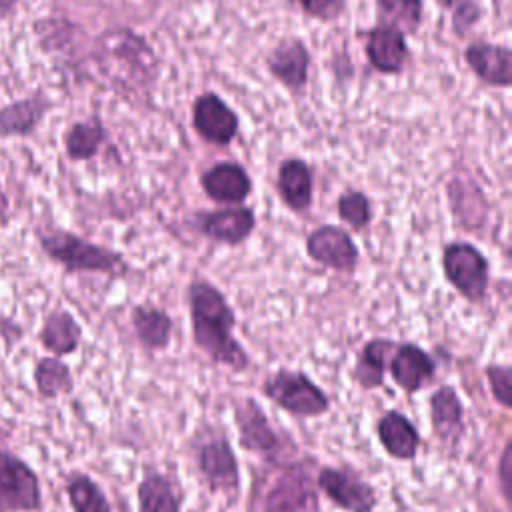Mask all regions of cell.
I'll return each instance as SVG.
<instances>
[{"mask_svg": "<svg viewBox=\"0 0 512 512\" xmlns=\"http://www.w3.org/2000/svg\"><path fill=\"white\" fill-rule=\"evenodd\" d=\"M376 438L382 450L402 462H410L418 456L422 438L414 422L400 410H386L376 422Z\"/></svg>", "mask_w": 512, "mask_h": 512, "instance_id": "20", "label": "cell"}, {"mask_svg": "<svg viewBox=\"0 0 512 512\" xmlns=\"http://www.w3.org/2000/svg\"><path fill=\"white\" fill-rule=\"evenodd\" d=\"M446 8H450L452 32L456 36H464L482 18V6L478 0H446Z\"/></svg>", "mask_w": 512, "mask_h": 512, "instance_id": "32", "label": "cell"}, {"mask_svg": "<svg viewBox=\"0 0 512 512\" xmlns=\"http://www.w3.org/2000/svg\"><path fill=\"white\" fill-rule=\"evenodd\" d=\"M6 216H8V198L0 186V224L6 222Z\"/></svg>", "mask_w": 512, "mask_h": 512, "instance_id": "35", "label": "cell"}, {"mask_svg": "<svg viewBox=\"0 0 512 512\" xmlns=\"http://www.w3.org/2000/svg\"><path fill=\"white\" fill-rule=\"evenodd\" d=\"M392 382L406 394H416L436 378L434 358L416 342H396L388 366Z\"/></svg>", "mask_w": 512, "mask_h": 512, "instance_id": "13", "label": "cell"}, {"mask_svg": "<svg viewBox=\"0 0 512 512\" xmlns=\"http://www.w3.org/2000/svg\"><path fill=\"white\" fill-rule=\"evenodd\" d=\"M16 2H18V0H0V18L6 16V14L12 10V6H14Z\"/></svg>", "mask_w": 512, "mask_h": 512, "instance_id": "36", "label": "cell"}, {"mask_svg": "<svg viewBox=\"0 0 512 512\" xmlns=\"http://www.w3.org/2000/svg\"><path fill=\"white\" fill-rule=\"evenodd\" d=\"M106 140V128L98 116L72 124L64 134V146L70 160H90Z\"/></svg>", "mask_w": 512, "mask_h": 512, "instance_id": "28", "label": "cell"}, {"mask_svg": "<svg viewBox=\"0 0 512 512\" xmlns=\"http://www.w3.org/2000/svg\"><path fill=\"white\" fill-rule=\"evenodd\" d=\"M300 10L320 22H334L346 10V0H296Z\"/></svg>", "mask_w": 512, "mask_h": 512, "instance_id": "33", "label": "cell"}, {"mask_svg": "<svg viewBox=\"0 0 512 512\" xmlns=\"http://www.w3.org/2000/svg\"><path fill=\"white\" fill-rule=\"evenodd\" d=\"M50 108L46 98L34 96L18 100L0 110V138L2 136H24L30 134Z\"/></svg>", "mask_w": 512, "mask_h": 512, "instance_id": "25", "label": "cell"}, {"mask_svg": "<svg viewBox=\"0 0 512 512\" xmlns=\"http://www.w3.org/2000/svg\"><path fill=\"white\" fill-rule=\"evenodd\" d=\"M194 226L204 238L216 244L240 246L252 236L256 228V216L254 210L244 204L224 206L218 210L196 212Z\"/></svg>", "mask_w": 512, "mask_h": 512, "instance_id": "12", "label": "cell"}, {"mask_svg": "<svg viewBox=\"0 0 512 512\" xmlns=\"http://www.w3.org/2000/svg\"><path fill=\"white\" fill-rule=\"evenodd\" d=\"M132 330L144 350L162 352L172 342V318L154 304H136L130 312Z\"/></svg>", "mask_w": 512, "mask_h": 512, "instance_id": "22", "label": "cell"}, {"mask_svg": "<svg viewBox=\"0 0 512 512\" xmlns=\"http://www.w3.org/2000/svg\"><path fill=\"white\" fill-rule=\"evenodd\" d=\"M336 212L338 218L354 232H362L372 224V200L356 188H346L336 198Z\"/></svg>", "mask_w": 512, "mask_h": 512, "instance_id": "30", "label": "cell"}, {"mask_svg": "<svg viewBox=\"0 0 512 512\" xmlns=\"http://www.w3.org/2000/svg\"><path fill=\"white\" fill-rule=\"evenodd\" d=\"M192 128L202 140L214 146H228L238 136L240 118L222 96L206 90L192 102Z\"/></svg>", "mask_w": 512, "mask_h": 512, "instance_id": "11", "label": "cell"}, {"mask_svg": "<svg viewBox=\"0 0 512 512\" xmlns=\"http://www.w3.org/2000/svg\"><path fill=\"white\" fill-rule=\"evenodd\" d=\"M40 244L44 252L68 272H98L122 278L130 270L120 252L94 244L68 230H52L50 234L40 236Z\"/></svg>", "mask_w": 512, "mask_h": 512, "instance_id": "3", "label": "cell"}, {"mask_svg": "<svg viewBox=\"0 0 512 512\" xmlns=\"http://www.w3.org/2000/svg\"><path fill=\"white\" fill-rule=\"evenodd\" d=\"M40 344L56 358L74 354L82 340V328L68 310H52L40 328Z\"/></svg>", "mask_w": 512, "mask_h": 512, "instance_id": "24", "label": "cell"}, {"mask_svg": "<svg viewBox=\"0 0 512 512\" xmlns=\"http://www.w3.org/2000/svg\"><path fill=\"white\" fill-rule=\"evenodd\" d=\"M364 52L368 64L380 74H400L410 58L406 36L390 26L376 24L364 34Z\"/></svg>", "mask_w": 512, "mask_h": 512, "instance_id": "17", "label": "cell"}, {"mask_svg": "<svg viewBox=\"0 0 512 512\" xmlns=\"http://www.w3.org/2000/svg\"><path fill=\"white\" fill-rule=\"evenodd\" d=\"M312 468L304 460L264 462L250 486L248 512H320Z\"/></svg>", "mask_w": 512, "mask_h": 512, "instance_id": "2", "label": "cell"}, {"mask_svg": "<svg viewBox=\"0 0 512 512\" xmlns=\"http://www.w3.org/2000/svg\"><path fill=\"white\" fill-rule=\"evenodd\" d=\"M194 466L200 482L210 494L224 496L230 504L238 500L240 466L226 430L222 432L208 426L206 432L198 434L194 444Z\"/></svg>", "mask_w": 512, "mask_h": 512, "instance_id": "4", "label": "cell"}, {"mask_svg": "<svg viewBox=\"0 0 512 512\" xmlns=\"http://www.w3.org/2000/svg\"><path fill=\"white\" fill-rule=\"evenodd\" d=\"M34 386L40 398L54 400L74 390V376L66 362L56 356H44L34 364Z\"/></svg>", "mask_w": 512, "mask_h": 512, "instance_id": "26", "label": "cell"}, {"mask_svg": "<svg viewBox=\"0 0 512 512\" xmlns=\"http://www.w3.org/2000/svg\"><path fill=\"white\" fill-rule=\"evenodd\" d=\"M262 394L296 418H318L332 406L330 396L302 370L278 368L264 378Z\"/></svg>", "mask_w": 512, "mask_h": 512, "instance_id": "6", "label": "cell"}, {"mask_svg": "<svg viewBox=\"0 0 512 512\" xmlns=\"http://www.w3.org/2000/svg\"><path fill=\"white\" fill-rule=\"evenodd\" d=\"M194 346L214 364L232 372L250 368V354L236 340V314L224 292L210 280L196 278L186 288Z\"/></svg>", "mask_w": 512, "mask_h": 512, "instance_id": "1", "label": "cell"}, {"mask_svg": "<svg viewBox=\"0 0 512 512\" xmlns=\"http://www.w3.org/2000/svg\"><path fill=\"white\" fill-rule=\"evenodd\" d=\"M484 376L488 380L490 394L504 410L512 406V368L508 364H486Z\"/></svg>", "mask_w": 512, "mask_h": 512, "instance_id": "31", "label": "cell"}, {"mask_svg": "<svg viewBox=\"0 0 512 512\" xmlns=\"http://www.w3.org/2000/svg\"><path fill=\"white\" fill-rule=\"evenodd\" d=\"M512 442L506 440L502 456H500V464H498V474H500V490H502V498L506 502V506H510V484H512Z\"/></svg>", "mask_w": 512, "mask_h": 512, "instance_id": "34", "label": "cell"}, {"mask_svg": "<svg viewBox=\"0 0 512 512\" xmlns=\"http://www.w3.org/2000/svg\"><path fill=\"white\" fill-rule=\"evenodd\" d=\"M276 192L288 210L296 214L306 212L314 198L312 166L298 156L284 158L276 172Z\"/></svg>", "mask_w": 512, "mask_h": 512, "instance_id": "19", "label": "cell"}, {"mask_svg": "<svg viewBox=\"0 0 512 512\" xmlns=\"http://www.w3.org/2000/svg\"><path fill=\"white\" fill-rule=\"evenodd\" d=\"M442 272L446 282L468 302L480 304L490 286V262L480 248L454 240L442 250Z\"/></svg>", "mask_w": 512, "mask_h": 512, "instance_id": "7", "label": "cell"}, {"mask_svg": "<svg viewBox=\"0 0 512 512\" xmlns=\"http://www.w3.org/2000/svg\"><path fill=\"white\" fill-rule=\"evenodd\" d=\"M462 56L466 66L482 84L492 88H510L512 52L506 44L474 40L464 48Z\"/></svg>", "mask_w": 512, "mask_h": 512, "instance_id": "15", "label": "cell"}, {"mask_svg": "<svg viewBox=\"0 0 512 512\" xmlns=\"http://www.w3.org/2000/svg\"><path fill=\"white\" fill-rule=\"evenodd\" d=\"M316 488L344 512H374V486L350 466H322L314 476Z\"/></svg>", "mask_w": 512, "mask_h": 512, "instance_id": "9", "label": "cell"}, {"mask_svg": "<svg viewBox=\"0 0 512 512\" xmlns=\"http://www.w3.org/2000/svg\"><path fill=\"white\" fill-rule=\"evenodd\" d=\"M430 426L442 448H458L466 422H464V404L450 384L438 386L430 398Z\"/></svg>", "mask_w": 512, "mask_h": 512, "instance_id": "18", "label": "cell"}, {"mask_svg": "<svg viewBox=\"0 0 512 512\" xmlns=\"http://www.w3.org/2000/svg\"><path fill=\"white\" fill-rule=\"evenodd\" d=\"M204 194L222 206H238L252 194V178L238 162H216L200 174Z\"/></svg>", "mask_w": 512, "mask_h": 512, "instance_id": "16", "label": "cell"}, {"mask_svg": "<svg viewBox=\"0 0 512 512\" xmlns=\"http://www.w3.org/2000/svg\"><path fill=\"white\" fill-rule=\"evenodd\" d=\"M306 254L312 262L340 272L352 274L360 260V250L342 226L320 224L306 236Z\"/></svg>", "mask_w": 512, "mask_h": 512, "instance_id": "10", "label": "cell"}, {"mask_svg": "<svg viewBox=\"0 0 512 512\" xmlns=\"http://www.w3.org/2000/svg\"><path fill=\"white\" fill-rule=\"evenodd\" d=\"M138 512H182L184 492L180 484L164 472H146L136 488Z\"/></svg>", "mask_w": 512, "mask_h": 512, "instance_id": "21", "label": "cell"}, {"mask_svg": "<svg viewBox=\"0 0 512 512\" xmlns=\"http://www.w3.org/2000/svg\"><path fill=\"white\" fill-rule=\"evenodd\" d=\"M234 422L238 428V444L242 450L262 456L264 462L290 460L296 454V444L290 436L274 428L264 408L250 396L236 398L232 404Z\"/></svg>", "mask_w": 512, "mask_h": 512, "instance_id": "5", "label": "cell"}, {"mask_svg": "<svg viewBox=\"0 0 512 512\" xmlns=\"http://www.w3.org/2000/svg\"><path fill=\"white\" fill-rule=\"evenodd\" d=\"M422 16V0H376V24L396 28L404 36L418 32Z\"/></svg>", "mask_w": 512, "mask_h": 512, "instance_id": "29", "label": "cell"}, {"mask_svg": "<svg viewBox=\"0 0 512 512\" xmlns=\"http://www.w3.org/2000/svg\"><path fill=\"white\" fill-rule=\"evenodd\" d=\"M42 510V486L38 474L20 456L0 450V512Z\"/></svg>", "mask_w": 512, "mask_h": 512, "instance_id": "8", "label": "cell"}, {"mask_svg": "<svg viewBox=\"0 0 512 512\" xmlns=\"http://www.w3.org/2000/svg\"><path fill=\"white\" fill-rule=\"evenodd\" d=\"M394 346L396 342L390 338H370L358 350L350 376L362 390H376L384 384V372Z\"/></svg>", "mask_w": 512, "mask_h": 512, "instance_id": "23", "label": "cell"}, {"mask_svg": "<svg viewBox=\"0 0 512 512\" xmlns=\"http://www.w3.org/2000/svg\"><path fill=\"white\" fill-rule=\"evenodd\" d=\"M64 488L72 512H112L110 500L92 476L84 472H70Z\"/></svg>", "mask_w": 512, "mask_h": 512, "instance_id": "27", "label": "cell"}, {"mask_svg": "<svg viewBox=\"0 0 512 512\" xmlns=\"http://www.w3.org/2000/svg\"><path fill=\"white\" fill-rule=\"evenodd\" d=\"M310 50L298 36L282 38L268 54L266 68L268 72L292 94H302L308 84L310 74Z\"/></svg>", "mask_w": 512, "mask_h": 512, "instance_id": "14", "label": "cell"}]
</instances>
